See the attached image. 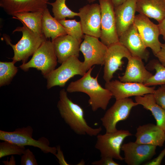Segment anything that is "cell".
<instances>
[{
	"instance_id": "27",
	"label": "cell",
	"mask_w": 165,
	"mask_h": 165,
	"mask_svg": "<svg viewBox=\"0 0 165 165\" xmlns=\"http://www.w3.org/2000/svg\"><path fill=\"white\" fill-rule=\"evenodd\" d=\"M65 2L66 0H56L54 2L48 3L52 6L54 17L57 20L66 17L71 18L79 16V13L71 10L67 6Z\"/></svg>"
},
{
	"instance_id": "13",
	"label": "cell",
	"mask_w": 165,
	"mask_h": 165,
	"mask_svg": "<svg viewBox=\"0 0 165 165\" xmlns=\"http://www.w3.org/2000/svg\"><path fill=\"white\" fill-rule=\"evenodd\" d=\"M83 33L100 38L101 35V8L99 4H87L79 9Z\"/></svg>"
},
{
	"instance_id": "11",
	"label": "cell",
	"mask_w": 165,
	"mask_h": 165,
	"mask_svg": "<svg viewBox=\"0 0 165 165\" xmlns=\"http://www.w3.org/2000/svg\"><path fill=\"white\" fill-rule=\"evenodd\" d=\"M134 24L136 27L145 47L152 50L154 55L160 50L162 43L159 40L160 35L158 24L149 18L140 14L135 16Z\"/></svg>"
},
{
	"instance_id": "39",
	"label": "cell",
	"mask_w": 165,
	"mask_h": 165,
	"mask_svg": "<svg viewBox=\"0 0 165 165\" xmlns=\"http://www.w3.org/2000/svg\"><path fill=\"white\" fill-rule=\"evenodd\" d=\"M114 7H116L125 2L127 0H112Z\"/></svg>"
},
{
	"instance_id": "40",
	"label": "cell",
	"mask_w": 165,
	"mask_h": 165,
	"mask_svg": "<svg viewBox=\"0 0 165 165\" xmlns=\"http://www.w3.org/2000/svg\"><path fill=\"white\" fill-rule=\"evenodd\" d=\"M88 2L89 3H91L95 2L96 0H87Z\"/></svg>"
},
{
	"instance_id": "22",
	"label": "cell",
	"mask_w": 165,
	"mask_h": 165,
	"mask_svg": "<svg viewBox=\"0 0 165 165\" xmlns=\"http://www.w3.org/2000/svg\"><path fill=\"white\" fill-rule=\"evenodd\" d=\"M136 11L159 23L165 18V3L164 0H137Z\"/></svg>"
},
{
	"instance_id": "25",
	"label": "cell",
	"mask_w": 165,
	"mask_h": 165,
	"mask_svg": "<svg viewBox=\"0 0 165 165\" xmlns=\"http://www.w3.org/2000/svg\"><path fill=\"white\" fill-rule=\"evenodd\" d=\"M43 11L16 13L13 16V18L23 22L34 32L40 35H43L42 29V20Z\"/></svg>"
},
{
	"instance_id": "30",
	"label": "cell",
	"mask_w": 165,
	"mask_h": 165,
	"mask_svg": "<svg viewBox=\"0 0 165 165\" xmlns=\"http://www.w3.org/2000/svg\"><path fill=\"white\" fill-rule=\"evenodd\" d=\"M25 149L24 146L8 141H3L0 143V158L11 155H22Z\"/></svg>"
},
{
	"instance_id": "20",
	"label": "cell",
	"mask_w": 165,
	"mask_h": 165,
	"mask_svg": "<svg viewBox=\"0 0 165 165\" xmlns=\"http://www.w3.org/2000/svg\"><path fill=\"white\" fill-rule=\"evenodd\" d=\"M52 42L59 63L62 64L72 56L79 57L81 43L71 35L59 36Z\"/></svg>"
},
{
	"instance_id": "26",
	"label": "cell",
	"mask_w": 165,
	"mask_h": 165,
	"mask_svg": "<svg viewBox=\"0 0 165 165\" xmlns=\"http://www.w3.org/2000/svg\"><path fill=\"white\" fill-rule=\"evenodd\" d=\"M148 67L150 69H154L156 73L144 84L148 86L165 85V67L158 60L155 59L150 61Z\"/></svg>"
},
{
	"instance_id": "24",
	"label": "cell",
	"mask_w": 165,
	"mask_h": 165,
	"mask_svg": "<svg viewBox=\"0 0 165 165\" xmlns=\"http://www.w3.org/2000/svg\"><path fill=\"white\" fill-rule=\"evenodd\" d=\"M42 32L46 38L53 41L58 37L67 34L65 29L50 14L48 9L43 11L42 20Z\"/></svg>"
},
{
	"instance_id": "4",
	"label": "cell",
	"mask_w": 165,
	"mask_h": 165,
	"mask_svg": "<svg viewBox=\"0 0 165 165\" xmlns=\"http://www.w3.org/2000/svg\"><path fill=\"white\" fill-rule=\"evenodd\" d=\"M33 130L30 126L19 128L13 131L0 130V140L8 141L17 145H29L39 148L45 153H51L55 156L57 152L56 147L50 146L48 139L42 137L38 140L32 138Z\"/></svg>"
},
{
	"instance_id": "5",
	"label": "cell",
	"mask_w": 165,
	"mask_h": 165,
	"mask_svg": "<svg viewBox=\"0 0 165 165\" xmlns=\"http://www.w3.org/2000/svg\"><path fill=\"white\" fill-rule=\"evenodd\" d=\"M87 72L83 61L78 57L72 56L44 77L46 87L48 89L56 86L64 87L70 79L76 75L82 76Z\"/></svg>"
},
{
	"instance_id": "7",
	"label": "cell",
	"mask_w": 165,
	"mask_h": 165,
	"mask_svg": "<svg viewBox=\"0 0 165 165\" xmlns=\"http://www.w3.org/2000/svg\"><path fill=\"white\" fill-rule=\"evenodd\" d=\"M132 134L128 130H118L103 134H98L95 147L101 153V157L108 156L122 161L120 155L123 142L125 138Z\"/></svg>"
},
{
	"instance_id": "8",
	"label": "cell",
	"mask_w": 165,
	"mask_h": 165,
	"mask_svg": "<svg viewBox=\"0 0 165 165\" xmlns=\"http://www.w3.org/2000/svg\"><path fill=\"white\" fill-rule=\"evenodd\" d=\"M138 105L129 98L116 100L101 119L106 132L111 133L117 130V123L127 119L132 108Z\"/></svg>"
},
{
	"instance_id": "29",
	"label": "cell",
	"mask_w": 165,
	"mask_h": 165,
	"mask_svg": "<svg viewBox=\"0 0 165 165\" xmlns=\"http://www.w3.org/2000/svg\"><path fill=\"white\" fill-rule=\"evenodd\" d=\"M58 21L65 29L68 35L76 39L81 43L84 35L80 21H77L75 19L66 20L65 19Z\"/></svg>"
},
{
	"instance_id": "14",
	"label": "cell",
	"mask_w": 165,
	"mask_h": 165,
	"mask_svg": "<svg viewBox=\"0 0 165 165\" xmlns=\"http://www.w3.org/2000/svg\"><path fill=\"white\" fill-rule=\"evenodd\" d=\"M131 56L128 50L119 42L108 46L105 59L103 76L105 82L111 80L115 72L122 69L123 58L128 60Z\"/></svg>"
},
{
	"instance_id": "12",
	"label": "cell",
	"mask_w": 165,
	"mask_h": 165,
	"mask_svg": "<svg viewBox=\"0 0 165 165\" xmlns=\"http://www.w3.org/2000/svg\"><path fill=\"white\" fill-rule=\"evenodd\" d=\"M105 87L116 100L153 94L155 90V87L147 86L143 83L124 82L117 80L106 82Z\"/></svg>"
},
{
	"instance_id": "28",
	"label": "cell",
	"mask_w": 165,
	"mask_h": 165,
	"mask_svg": "<svg viewBox=\"0 0 165 165\" xmlns=\"http://www.w3.org/2000/svg\"><path fill=\"white\" fill-rule=\"evenodd\" d=\"M13 62H0V86L9 84L17 73V68Z\"/></svg>"
},
{
	"instance_id": "21",
	"label": "cell",
	"mask_w": 165,
	"mask_h": 165,
	"mask_svg": "<svg viewBox=\"0 0 165 165\" xmlns=\"http://www.w3.org/2000/svg\"><path fill=\"white\" fill-rule=\"evenodd\" d=\"M135 142L161 147L165 141V132L151 123L139 126L135 134Z\"/></svg>"
},
{
	"instance_id": "9",
	"label": "cell",
	"mask_w": 165,
	"mask_h": 165,
	"mask_svg": "<svg viewBox=\"0 0 165 165\" xmlns=\"http://www.w3.org/2000/svg\"><path fill=\"white\" fill-rule=\"evenodd\" d=\"M101 12V41L107 46L119 42L112 0H99Z\"/></svg>"
},
{
	"instance_id": "34",
	"label": "cell",
	"mask_w": 165,
	"mask_h": 165,
	"mask_svg": "<svg viewBox=\"0 0 165 165\" xmlns=\"http://www.w3.org/2000/svg\"><path fill=\"white\" fill-rule=\"evenodd\" d=\"M165 156V148L163 150L156 158L152 160L145 163L143 164L145 165H160L161 164L162 160Z\"/></svg>"
},
{
	"instance_id": "6",
	"label": "cell",
	"mask_w": 165,
	"mask_h": 165,
	"mask_svg": "<svg viewBox=\"0 0 165 165\" xmlns=\"http://www.w3.org/2000/svg\"><path fill=\"white\" fill-rule=\"evenodd\" d=\"M31 59L19 67L26 72L34 68L41 72L44 77L56 68L57 60L52 41L46 40L35 51Z\"/></svg>"
},
{
	"instance_id": "15",
	"label": "cell",
	"mask_w": 165,
	"mask_h": 165,
	"mask_svg": "<svg viewBox=\"0 0 165 165\" xmlns=\"http://www.w3.org/2000/svg\"><path fill=\"white\" fill-rule=\"evenodd\" d=\"M157 146L130 142L122 144L125 162L128 165H139L150 160L156 154Z\"/></svg>"
},
{
	"instance_id": "37",
	"label": "cell",
	"mask_w": 165,
	"mask_h": 165,
	"mask_svg": "<svg viewBox=\"0 0 165 165\" xmlns=\"http://www.w3.org/2000/svg\"><path fill=\"white\" fill-rule=\"evenodd\" d=\"M160 35L163 36V38L165 41V18L158 24Z\"/></svg>"
},
{
	"instance_id": "33",
	"label": "cell",
	"mask_w": 165,
	"mask_h": 165,
	"mask_svg": "<svg viewBox=\"0 0 165 165\" xmlns=\"http://www.w3.org/2000/svg\"><path fill=\"white\" fill-rule=\"evenodd\" d=\"M100 160L92 163L93 165H119L120 164L116 162L112 157L105 156L101 157Z\"/></svg>"
},
{
	"instance_id": "23",
	"label": "cell",
	"mask_w": 165,
	"mask_h": 165,
	"mask_svg": "<svg viewBox=\"0 0 165 165\" xmlns=\"http://www.w3.org/2000/svg\"><path fill=\"white\" fill-rule=\"evenodd\" d=\"M136 102L149 110L156 120V124L165 132V109L156 102L153 94L135 97Z\"/></svg>"
},
{
	"instance_id": "32",
	"label": "cell",
	"mask_w": 165,
	"mask_h": 165,
	"mask_svg": "<svg viewBox=\"0 0 165 165\" xmlns=\"http://www.w3.org/2000/svg\"><path fill=\"white\" fill-rule=\"evenodd\" d=\"M153 94L156 103L165 109V85L155 90Z\"/></svg>"
},
{
	"instance_id": "19",
	"label": "cell",
	"mask_w": 165,
	"mask_h": 165,
	"mask_svg": "<svg viewBox=\"0 0 165 165\" xmlns=\"http://www.w3.org/2000/svg\"><path fill=\"white\" fill-rule=\"evenodd\" d=\"M128 60L124 74L118 76L121 81L144 84L153 75L146 69L141 59L131 56Z\"/></svg>"
},
{
	"instance_id": "36",
	"label": "cell",
	"mask_w": 165,
	"mask_h": 165,
	"mask_svg": "<svg viewBox=\"0 0 165 165\" xmlns=\"http://www.w3.org/2000/svg\"><path fill=\"white\" fill-rule=\"evenodd\" d=\"M57 152L55 156L58 159L60 165H69L65 160L62 152L61 150L60 147L57 146Z\"/></svg>"
},
{
	"instance_id": "38",
	"label": "cell",
	"mask_w": 165,
	"mask_h": 165,
	"mask_svg": "<svg viewBox=\"0 0 165 165\" xmlns=\"http://www.w3.org/2000/svg\"><path fill=\"white\" fill-rule=\"evenodd\" d=\"M2 162L5 165H15L16 163L15 158L13 155H12L9 161L7 160V161H3Z\"/></svg>"
},
{
	"instance_id": "1",
	"label": "cell",
	"mask_w": 165,
	"mask_h": 165,
	"mask_svg": "<svg viewBox=\"0 0 165 165\" xmlns=\"http://www.w3.org/2000/svg\"><path fill=\"white\" fill-rule=\"evenodd\" d=\"M57 107L61 118L76 134L96 136L101 131V127L93 128L87 124L83 108L68 97L64 89L60 90Z\"/></svg>"
},
{
	"instance_id": "35",
	"label": "cell",
	"mask_w": 165,
	"mask_h": 165,
	"mask_svg": "<svg viewBox=\"0 0 165 165\" xmlns=\"http://www.w3.org/2000/svg\"><path fill=\"white\" fill-rule=\"evenodd\" d=\"M155 56L161 64L165 67V43H162L160 51Z\"/></svg>"
},
{
	"instance_id": "2",
	"label": "cell",
	"mask_w": 165,
	"mask_h": 165,
	"mask_svg": "<svg viewBox=\"0 0 165 165\" xmlns=\"http://www.w3.org/2000/svg\"><path fill=\"white\" fill-rule=\"evenodd\" d=\"M94 66L90 68L80 79L71 82L66 88L67 92H81L89 97L88 103L92 110L95 112L98 109H106L112 96L111 92L103 88L98 81V74L95 77L91 73Z\"/></svg>"
},
{
	"instance_id": "3",
	"label": "cell",
	"mask_w": 165,
	"mask_h": 165,
	"mask_svg": "<svg viewBox=\"0 0 165 165\" xmlns=\"http://www.w3.org/2000/svg\"><path fill=\"white\" fill-rule=\"evenodd\" d=\"M22 27H17L13 31L22 32L21 39L16 44L11 43L9 36L3 35V38L6 43L10 45L14 51V56L12 58L15 64L20 61L26 63L28 58L33 55L45 41L47 40L44 35L35 33L29 28L23 22Z\"/></svg>"
},
{
	"instance_id": "31",
	"label": "cell",
	"mask_w": 165,
	"mask_h": 165,
	"mask_svg": "<svg viewBox=\"0 0 165 165\" xmlns=\"http://www.w3.org/2000/svg\"><path fill=\"white\" fill-rule=\"evenodd\" d=\"M21 165H38L33 153L29 149H25L21 158Z\"/></svg>"
},
{
	"instance_id": "17",
	"label": "cell",
	"mask_w": 165,
	"mask_h": 165,
	"mask_svg": "<svg viewBox=\"0 0 165 165\" xmlns=\"http://www.w3.org/2000/svg\"><path fill=\"white\" fill-rule=\"evenodd\" d=\"M136 1L137 0H127L114 7L116 28L119 37L134 24Z\"/></svg>"
},
{
	"instance_id": "10",
	"label": "cell",
	"mask_w": 165,
	"mask_h": 165,
	"mask_svg": "<svg viewBox=\"0 0 165 165\" xmlns=\"http://www.w3.org/2000/svg\"><path fill=\"white\" fill-rule=\"evenodd\" d=\"M98 38L85 35L81 43L80 51L83 55V62L87 71L95 65H104L108 46Z\"/></svg>"
},
{
	"instance_id": "16",
	"label": "cell",
	"mask_w": 165,
	"mask_h": 165,
	"mask_svg": "<svg viewBox=\"0 0 165 165\" xmlns=\"http://www.w3.org/2000/svg\"><path fill=\"white\" fill-rule=\"evenodd\" d=\"M119 42L125 47L132 56L137 57L147 61L149 57V52L135 25H131L119 37Z\"/></svg>"
},
{
	"instance_id": "18",
	"label": "cell",
	"mask_w": 165,
	"mask_h": 165,
	"mask_svg": "<svg viewBox=\"0 0 165 165\" xmlns=\"http://www.w3.org/2000/svg\"><path fill=\"white\" fill-rule=\"evenodd\" d=\"M49 0H0V6L8 14L44 11Z\"/></svg>"
},
{
	"instance_id": "41",
	"label": "cell",
	"mask_w": 165,
	"mask_h": 165,
	"mask_svg": "<svg viewBox=\"0 0 165 165\" xmlns=\"http://www.w3.org/2000/svg\"><path fill=\"white\" fill-rule=\"evenodd\" d=\"M164 2L165 3V0H164Z\"/></svg>"
}]
</instances>
